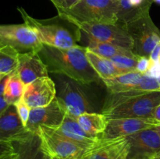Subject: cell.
<instances>
[{"label": "cell", "mask_w": 160, "mask_h": 159, "mask_svg": "<svg viewBox=\"0 0 160 159\" xmlns=\"http://www.w3.org/2000/svg\"><path fill=\"white\" fill-rule=\"evenodd\" d=\"M142 75L137 71H131L102 80L109 94H117L135 88L140 83Z\"/></svg>", "instance_id": "d6986e66"}, {"label": "cell", "mask_w": 160, "mask_h": 159, "mask_svg": "<svg viewBox=\"0 0 160 159\" xmlns=\"http://www.w3.org/2000/svg\"><path fill=\"white\" fill-rule=\"evenodd\" d=\"M56 97L54 82L49 76H45L25 85L22 99L31 108H34L48 105Z\"/></svg>", "instance_id": "7c38bea8"}, {"label": "cell", "mask_w": 160, "mask_h": 159, "mask_svg": "<svg viewBox=\"0 0 160 159\" xmlns=\"http://www.w3.org/2000/svg\"><path fill=\"white\" fill-rule=\"evenodd\" d=\"M149 159H160V153H158V154H154V155L151 156L149 157Z\"/></svg>", "instance_id": "74e56055"}, {"label": "cell", "mask_w": 160, "mask_h": 159, "mask_svg": "<svg viewBox=\"0 0 160 159\" xmlns=\"http://www.w3.org/2000/svg\"><path fill=\"white\" fill-rule=\"evenodd\" d=\"M150 156L143 154H136L128 156V159H148Z\"/></svg>", "instance_id": "d6a6232c"}, {"label": "cell", "mask_w": 160, "mask_h": 159, "mask_svg": "<svg viewBox=\"0 0 160 159\" xmlns=\"http://www.w3.org/2000/svg\"><path fill=\"white\" fill-rule=\"evenodd\" d=\"M152 65V62L150 60L149 57L147 56H141L138 55L137 60V64L135 66V71L141 74H145L149 70L150 66Z\"/></svg>", "instance_id": "f1b7e54d"}, {"label": "cell", "mask_w": 160, "mask_h": 159, "mask_svg": "<svg viewBox=\"0 0 160 159\" xmlns=\"http://www.w3.org/2000/svg\"><path fill=\"white\" fill-rule=\"evenodd\" d=\"M14 104H9L0 114V143H9L28 133Z\"/></svg>", "instance_id": "9a60e30c"}, {"label": "cell", "mask_w": 160, "mask_h": 159, "mask_svg": "<svg viewBox=\"0 0 160 159\" xmlns=\"http://www.w3.org/2000/svg\"><path fill=\"white\" fill-rule=\"evenodd\" d=\"M160 52V42L154 48V49L152 51L151 54H150L149 59L152 62H159V56Z\"/></svg>", "instance_id": "4dcf8cb0"}, {"label": "cell", "mask_w": 160, "mask_h": 159, "mask_svg": "<svg viewBox=\"0 0 160 159\" xmlns=\"http://www.w3.org/2000/svg\"><path fill=\"white\" fill-rule=\"evenodd\" d=\"M138 86L141 90L147 93L160 92V84L158 79L152 77L148 75H142Z\"/></svg>", "instance_id": "484cf974"}, {"label": "cell", "mask_w": 160, "mask_h": 159, "mask_svg": "<svg viewBox=\"0 0 160 159\" xmlns=\"http://www.w3.org/2000/svg\"><path fill=\"white\" fill-rule=\"evenodd\" d=\"M17 9L23 18V23L35 33L43 45L59 48H70L78 45L80 30L73 33L61 23L51 22V20H37L31 17L23 8L18 7Z\"/></svg>", "instance_id": "3957f363"}, {"label": "cell", "mask_w": 160, "mask_h": 159, "mask_svg": "<svg viewBox=\"0 0 160 159\" xmlns=\"http://www.w3.org/2000/svg\"><path fill=\"white\" fill-rule=\"evenodd\" d=\"M117 0H81L69 10L59 12L60 18L72 23H117Z\"/></svg>", "instance_id": "7a4b0ae2"}, {"label": "cell", "mask_w": 160, "mask_h": 159, "mask_svg": "<svg viewBox=\"0 0 160 159\" xmlns=\"http://www.w3.org/2000/svg\"><path fill=\"white\" fill-rule=\"evenodd\" d=\"M148 159H149V158H148Z\"/></svg>", "instance_id": "f6af8a7d"}, {"label": "cell", "mask_w": 160, "mask_h": 159, "mask_svg": "<svg viewBox=\"0 0 160 159\" xmlns=\"http://www.w3.org/2000/svg\"><path fill=\"white\" fill-rule=\"evenodd\" d=\"M154 118H109L106 129L101 136L102 139L128 137L138 131L159 126Z\"/></svg>", "instance_id": "8fae6325"}, {"label": "cell", "mask_w": 160, "mask_h": 159, "mask_svg": "<svg viewBox=\"0 0 160 159\" xmlns=\"http://www.w3.org/2000/svg\"><path fill=\"white\" fill-rule=\"evenodd\" d=\"M158 80H159V84H160V77L158 78Z\"/></svg>", "instance_id": "7bdbcfd3"}, {"label": "cell", "mask_w": 160, "mask_h": 159, "mask_svg": "<svg viewBox=\"0 0 160 159\" xmlns=\"http://www.w3.org/2000/svg\"><path fill=\"white\" fill-rule=\"evenodd\" d=\"M54 131L62 137L86 148L94 144L101 138L86 132L81 127L76 118H72L67 115H66L61 126L54 129Z\"/></svg>", "instance_id": "ac0fdd59"}, {"label": "cell", "mask_w": 160, "mask_h": 159, "mask_svg": "<svg viewBox=\"0 0 160 159\" xmlns=\"http://www.w3.org/2000/svg\"><path fill=\"white\" fill-rule=\"evenodd\" d=\"M86 56L90 65L96 72L101 80L113 77V76H118L123 73H128V72H125L117 68L111 62L110 59H106L95 54L93 51H90L88 48L86 50Z\"/></svg>", "instance_id": "ffe728a7"}, {"label": "cell", "mask_w": 160, "mask_h": 159, "mask_svg": "<svg viewBox=\"0 0 160 159\" xmlns=\"http://www.w3.org/2000/svg\"><path fill=\"white\" fill-rule=\"evenodd\" d=\"M0 159H17V154L15 151H12L0 157Z\"/></svg>", "instance_id": "836d02e7"}, {"label": "cell", "mask_w": 160, "mask_h": 159, "mask_svg": "<svg viewBox=\"0 0 160 159\" xmlns=\"http://www.w3.org/2000/svg\"><path fill=\"white\" fill-rule=\"evenodd\" d=\"M159 62H160V52H159Z\"/></svg>", "instance_id": "ee69618b"}, {"label": "cell", "mask_w": 160, "mask_h": 159, "mask_svg": "<svg viewBox=\"0 0 160 159\" xmlns=\"http://www.w3.org/2000/svg\"><path fill=\"white\" fill-rule=\"evenodd\" d=\"M6 77L3 78L2 80V81L0 82V97L3 96V93H4V88H5V84H6Z\"/></svg>", "instance_id": "d590c367"}, {"label": "cell", "mask_w": 160, "mask_h": 159, "mask_svg": "<svg viewBox=\"0 0 160 159\" xmlns=\"http://www.w3.org/2000/svg\"><path fill=\"white\" fill-rule=\"evenodd\" d=\"M50 1L54 5L59 13L70 9L81 0H50Z\"/></svg>", "instance_id": "83f0119b"}, {"label": "cell", "mask_w": 160, "mask_h": 159, "mask_svg": "<svg viewBox=\"0 0 160 159\" xmlns=\"http://www.w3.org/2000/svg\"><path fill=\"white\" fill-rule=\"evenodd\" d=\"M66 115V111L56 97L48 105L31 108L25 127L30 132H37L42 126L56 129L61 126Z\"/></svg>", "instance_id": "30bf717a"}, {"label": "cell", "mask_w": 160, "mask_h": 159, "mask_svg": "<svg viewBox=\"0 0 160 159\" xmlns=\"http://www.w3.org/2000/svg\"><path fill=\"white\" fill-rule=\"evenodd\" d=\"M25 85L17 71L6 77L3 98L8 104H14L22 98L24 91Z\"/></svg>", "instance_id": "603a6c76"}, {"label": "cell", "mask_w": 160, "mask_h": 159, "mask_svg": "<svg viewBox=\"0 0 160 159\" xmlns=\"http://www.w3.org/2000/svg\"><path fill=\"white\" fill-rule=\"evenodd\" d=\"M14 105H15L16 108H17V113H18L20 118L21 119L23 126H26L27 123H28V118H29L31 108L23 101V100L22 99V98L20 101L16 102L15 104H14Z\"/></svg>", "instance_id": "4316f807"}, {"label": "cell", "mask_w": 160, "mask_h": 159, "mask_svg": "<svg viewBox=\"0 0 160 159\" xmlns=\"http://www.w3.org/2000/svg\"><path fill=\"white\" fill-rule=\"evenodd\" d=\"M0 46H9L19 53L39 52L43 44L23 23L0 25Z\"/></svg>", "instance_id": "8992f818"}, {"label": "cell", "mask_w": 160, "mask_h": 159, "mask_svg": "<svg viewBox=\"0 0 160 159\" xmlns=\"http://www.w3.org/2000/svg\"><path fill=\"white\" fill-rule=\"evenodd\" d=\"M77 121L86 132L99 137L105 132L108 124V118L106 115L95 112L81 114L77 118Z\"/></svg>", "instance_id": "44dd1931"}, {"label": "cell", "mask_w": 160, "mask_h": 159, "mask_svg": "<svg viewBox=\"0 0 160 159\" xmlns=\"http://www.w3.org/2000/svg\"><path fill=\"white\" fill-rule=\"evenodd\" d=\"M129 148L127 137L112 139L100 138L94 144L84 150L81 159H118Z\"/></svg>", "instance_id": "4fadbf2b"}, {"label": "cell", "mask_w": 160, "mask_h": 159, "mask_svg": "<svg viewBox=\"0 0 160 159\" xmlns=\"http://www.w3.org/2000/svg\"><path fill=\"white\" fill-rule=\"evenodd\" d=\"M160 104V92H151L126 101L102 113L109 118H153L155 108Z\"/></svg>", "instance_id": "52a82bcc"}, {"label": "cell", "mask_w": 160, "mask_h": 159, "mask_svg": "<svg viewBox=\"0 0 160 159\" xmlns=\"http://www.w3.org/2000/svg\"><path fill=\"white\" fill-rule=\"evenodd\" d=\"M152 1L154 2H156V3H157V4L160 5V0H152Z\"/></svg>", "instance_id": "60d3db41"}, {"label": "cell", "mask_w": 160, "mask_h": 159, "mask_svg": "<svg viewBox=\"0 0 160 159\" xmlns=\"http://www.w3.org/2000/svg\"><path fill=\"white\" fill-rule=\"evenodd\" d=\"M130 146L129 155L143 154L148 156L160 153V137L156 128L143 129L127 137Z\"/></svg>", "instance_id": "2e32d148"}, {"label": "cell", "mask_w": 160, "mask_h": 159, "mask_svg": "<svg viewBox=\"0 0 160 159\" xmlns=\"http://www.w3.org/2000/svg\"><path fill=\"white\" fill-rule=\"evenodd\" d=\"M9 105V104H7V102H6V100L4 99L3 96L0 97V114H1L2 112H4L6 109V108Z\"/></svg>", "instance_id": "1f68e13d"}, {"label": "cell", "mask_w": 160, "mask_h": 159, "mask_svg": "<svg viewBox=\"0 0 160 159\" xmlns=\"http://www.w3.org/2000/svg\"><path fill=\"white\" fill-rule=\"evenodd\" d=\"M86 36L101 42L112 44L133 51L134 41L124 26L117 23H72Z\"/></svg>", "instance_id": "5b68a950"}, {"label": "cell", "mask_w": 160, "mask_h": 159, "mask_svg": "<svg viewBox=\"0 0 160 159\" xmlns=\"http://www.w3.org/2000/svg\"><path fill=\"white\" fill-rule=\"evenodd\" d=\"M58 100L67 115L78 118L85 112H93L94 108L85 92L73 80L65 81L61 85Z\"/></svg>", "instance_id": "9c48e42d"}, {"label": "cell", "mask_w": 160, "mask_h": 159, "mask_svg": "<svg viewBox=\"0 0 160 159\" xmlns=\"http://www.w3.org/2000/svg\"><path fill=\"white\" fill-rule=\"evenodd\" d=\"M19 52L9 46H0V74L7 76L17 71Z\"/></svg>", "instance_id": "cb8c5ba5"}, {"label": "cell", "mask_w": 160, "mask_h": 159, "mask_svg": "<svg viewBox=\"0 0 160 159\" xmlns=\"http://www.w3.org/2000/svg\"><path fill=\"white\" fill-rule=\"evenodd\" d=\"M37 133L40 136L44 149L50 157L70 158L81 157L86 147L62 137L50 128H39Z\"/></svg>", "instance_id": "ba28073f"}, {"label": "cell", "mask_w": 160, "mask_h": 159, "mask_svg": "<svg viewBox=\"0 0 160 159\" xmlns=\"http://www.w3.org/2000/svg\"><path fill=\"white\" fill-rule=\"evenodd\" d=\"M156 130L158 131V132H159V137H160V125H159V126H156Z\"/></svg>", "instance_id": "ab89813d"}, {"label": "cell", "mask_w": 160, "mask_h": 159, "mask_svg": "<svg viewBox=\"0 0 160 159\" xmlns=\"http://www.w3.org/2000/svg\"><path fill=\"white\" fill-rule=\"evenodd\" d=\"M129 153H130V148L128 149L127 151H125L120 157H118V159H128V156H129Z\"/></svg>", "instance_id": "8d00e7d4"}, {"label": "cell", "mask_w": 160, "mask_h": 159, "mask_svg": "<svg viewBox=\"0 0 160 159\" xmlns=\"http://www.w3.org/2000/svg\"><path fill=\"white\" fill-rule=\"evenodd\" d=\"M11 143L17 154V159H51L37 132H29Z\"/></svg>", "instance_id": "e0dca14e"}, {"label": "cell", "mask_w": 160, "mask_h": 159, "mask_svg": "<svg viewBox=\"0 0 160 159\" xmlns=\"http://www.w3.org/2000/svg\"><path fill=\"white\" fill-rule=\"evenodd\" d=\"M17 73L24 85L38 78L48 76V67L38 52L19 53Z\"/></svg>", "instance_id": "5bb4252c"}, {"label": "cell", "mask_w": 160, "mask_h": 159, "mask_svg": "<svg viewBox=\"0 0 160 159\" xmlns=\"http://www.w3.org/2000/svg\"><path fill=\"white\" fill-rule=\"evenodd\" d=\"M134 41L136 55L149 57L152 51L160 42V31L149 15V9L121 23Z\"/></svg>", "instance_id": "277c9868"}, {"label": "cell", "mask_w": 160, "mask_h": 159, "mask_svg": "<svg viewBox=\"0 0 160 159\" xmlns=\"http://www.w3.org/2000/svg\"><path fill=\"white\" fill-rule=\"evenodd\" d=\"M153 118L160 123V104L155 108L154 114H153Z\"/></svg>", "instance_id": "e575fe53"}, {"label": "cell", "mask_w": 160, "mask_h": 159, "mask_svg": "<svg viewBox=\"0 0 160 159\" xmlns=\"http://www.w3.org/2000/svg\"><path fill=\"white\" fill-rule=\"evenodd\" d=\"M4 77H6V76H2V74H0V82H1L2 80Z\"/></svg>", "instance_id": "b9f144b4"}, {"label": "cell", "mask_w": 160, "mask_h": 159, "mask_svg": "<svg viewBox=\"0 0 160 159\" xmlns=\"http://www.w3.org/2000/svg\"><path fill=\"white\" fill-rule=\"evenodd\" d=\"M86 37L88 41V45L87 48L95 54L106 58V59H109L117 55H125L131 56V57H135L138 55L131 50L112 45V44L98 41L88 37V36Z\"/></svg>", "instance_id": "7402d4cb"}, {"label": "cell", "mask_w": 160, "mask_h": 159, "mask_svg": "<svg viewBox=\"0 0 160 159\" xmlns=\"http://www.w3.org/2000/svg\"><path fill=\"white\" fill-rule=\"evenodd\" d=\"M138 57V55L135 57H131L125 55H117L109 59L120 70L125 72H131L135 71Z\"/></svg>", "instance_id": "d4e9b609"}, {"label": "cell", "mask_w": 160, "mask_h": 159, "mask_svg": "<svg viewBox=\"0 0 160 159\" xmlns=\"http://www.w3.org/2000/svg\"><path fill=\"white\" fill-rule=\"evenodd\" d=\"M145 75L152 76L158 79L160 77V62H152V65L150 66L149 70H148Z\"/></svg>", "instance_id": "f546056e"}, {"label": "cell", "mask_w": 160, "mask_h": 159, "mask_svg": "<svg viewBox=\"0 0 160 159\" xmlns=\"http://www.w3.org/2000/svg\"><path fill=\"white\" fill-rule=\"evenodd\" d=\"M51 159H81V157H70V158H59V157H51Z\"/></svg>", "instance_id": "f35d334b"}, {"label": "cell", "mask_w": 160, "mask_h": 159, "mask_svg": "<svg viewBox=\"0 0 160 159\" xmlns=\"http://www.w3.org/2000/svg\"><path fill=\"white\" fill-rule=\"evenodd\" d=\"M87 47L78 45L70 48H59L43 45L39 51L50 73L67 76L81 84L98 82L100 77L86 56Z\"/></svg>", "instance_id": "6da1fadb"}]
</instances>
